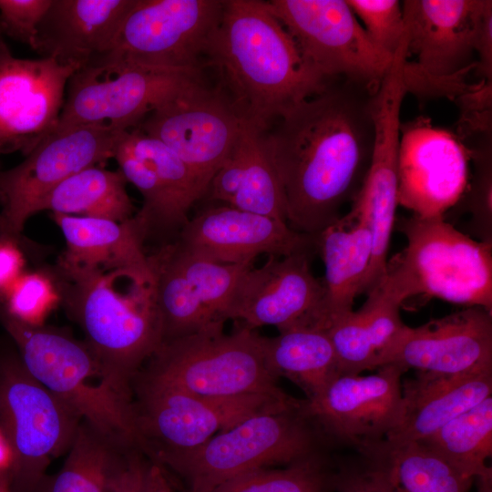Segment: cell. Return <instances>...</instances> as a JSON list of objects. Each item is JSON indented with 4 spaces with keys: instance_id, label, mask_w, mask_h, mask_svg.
<instances>
[{
    "instance_id": "4",
    "label": "cell",
    "mask_w": 492,
    "mask_h": 492,
    "mask_svg": "<svg viewBox=\"0 0 492 492\" xmlns=\"http://www.w3.org/2000/svg\"><path fill=\"white\" fill-rule=\"evenodd\" d=\"M304 399L253 415L191 451L160 466L179 477L186 492H209L251 470L288 466L329 445L305 414Z\"/></svg>"
},
{
    "instance_id": "47",
    "label": "cell",
    "mask_w": 492,
    "mask_h": 492,
    "mask_svg": "<svg viewBox=\"0 0 492 492\" xmlns=\"http://www.w3.org/2000/svg\"><path fill=\"white\" fill-rule=\"evenodd\" d=\"M0 492H6L5 487L3 486L1 482H0Z\"/></svg>"
},
{
    "instance_id": "30",
    "label": "cell",
    "mask_w": 492,
    "mask_h": 492,
    "mask_svg": "<svg viewBox=\"0 0 492 492\" xmlns=\"http://www.w3.org/2000/svg\"><path fill=\"white\" fill-rule=\"evenodd\" d=\"M266 364L279 379L285 377L299 386L307 400L320 395L341 374L331 340L323 328L297 326L261 336Z\"/></svg>"
},
{
    "instance_id": "36",
    "label": "cell",
    "mask_w": 492,
    "mask_h": 492,
    "mask_svg": "<svg viewBox=\"0 0 492 492\" xmlns=\"http://www.w3.org/2000/svg\"><path fill=\"white\" fill-rule=\"evenodd\" d=\"M61 302L53 270L25 272L6 292L0 308L14 318L30 324L44 319Z\"/></svg>"
},
{
    "instance_id": "24",
    "label": "cell",
    "mask_w": 492,
    "mask_h": 492,
    "mask_svg": "<svg viewBox=\"0 0 492 492\" xmlns=\"http://www.w3.org/2000/svg\"><path fill=\"white\" fill-rule=\"evenodd\" d=\"M136 0H52L34 47L42 57L81 68L112 47Z\"/></svg>"
},
{
    "instance_id": "26",
    "label": "cell",
    "mask_w": 492,
    "mask_h": 492,
    "mask_svg": "<svg viewBox=\"0 0 492 492\" xmlns=\"http://www.w3.org/2000/svg\"><path fill=\"white\" fill-rule=\"evenodd\" d=\"M52 218L66 241L54 268L59 273L150 272L145 236L134 216L124 222L56 213Z\"/></svg>"
},
{
    "instance_id": "17",
    "label": "cell",
    "mask_w": 492,
    "mask_h": 492,
    "mask_svg": "<svg viewBox=\"0 0 492 492\" xmlns=\"http://www.w3.org/2000/svg\"><path fill=\"white\" fill-rule=\"evenodd\" d=\"M113 159L142 196L134 217L146 242L160 246L176 240L190 209L206 194L191 170L168 146L137 128L121 134Z\"/></svg>"
},
{
    "instance_id": "39",
    "label": "cell",
    "mask_w": 492,
    "mask_h": 492,
    "mask_svg": "<svg viewBox=\"0 0 492 492\" xmlns=\"http://www.w3.org/2000/svg\"><path fill=\"white\" fill-rule=\"evenodd\" d=\"M491 159L488 151L477 152L475 155L477 164L476 174L470 185L467 184L466 192L459 201H462L463 209L472 215V224L477 229L478 240L492 243L491 238ZM458 201V202H459Z\"/></svg>"
},
{
    "instance_id": "25",
    "label": "cell",
    "mask_w": 492,
    "mask_h": 492,
    "mask_svg": "<svg viewBox=\"0 0 492 492\" xmlns=\"http://www.w3.org/2000/svg\"><path fill=\"white\" fill-rule=\"evenodd\" d=\"M403 412L385 441L421 442L492 396V367L454 374L415 373L402 383Z\"/></svg>"
},
{
    "instance_id": "45",
    "label": "cell",
    "mask_w": 492,
    "mask_h": 492,
    "mask_svg": "<svg viewBox=\"0 0 492 492\" xmlns=\"http://www.w3.org/2000/svg\"><path fill=\"white\" fill-rule=\"evenodd\" d=\"M10 451L7 443L0 432V482L3 483L10 466Z\"/></svg>"
},
{
    "instance_id": "22",
    "label": "cell",
    "mask_w": 492,
    "mask_h": 492,
    "mask_svg": "<svg viewBox=\"0 0 492 492\" xmlns=\"http://www.w3.org/2000/svg\"><path fill=\"white\" fill-rule=\"evenodd\" d=\"M189 253L219 263L253 265L261 255L317 251L314 236L283 221L228 205L207 208L190 218L176 240Z\"/></svg>"
},
{
    "instance_id": "18",
    "label": "cell",
    "mask_w": 492,
    "mask_h": 492,
    "mask_svg": "<svg viewBox=\"0 0 492 492\" xmlns=\"http://www.w3.org/2000/svg\"><path fill=\"white\" fill-rule=\"evenodd\" d=\"M369 375L340 374L316 397L304 399L305 414L329 446L361 451L384 441L403 412L402 376L395 364Z\"/></svg>"
},
{
    "instance_id": "1",
    "label": "cell",
    "mask_w": 492,
    "mask_h": 492,
    "mask_svg": "<svg viewBox=\"0 0 492 492\" xmlns=\"http://www.w3.org/2000/svg\"><path fill=\"white\" fill-rule=\"evenodd\" d=\"M375 91L343 79L290 108L263 132L293 231L315 237L358 192L373 150Z\"/></svg>"
},
{
    "instance_id": "6",
    "label": "cell",
    "mask_w": 492,
    "mask_h": 492,
    "mask_svg": "<svg viewBox=\"0 0 492 492\" xmlns=\"http://www.w3.org/2000/svg\"><path fill=\"white\" fill-rule=\"evenodd\" d=\"M81 421L27 371L13 343H0V432L11 456L6 492H39L51 460L67 452Z\"/></svg>"
},
{
    "instance_id": "40",
    "label": "cell",
    "mask_w": 492,
    "mask_h": 492,
    "mask_svg": "<svg viewBox=\"0 0 492 492\" xmlns=\"http://www.w3.org/2000/svg\"><path fill=\"white\" fill-rule=\"evenodd\" d=\"M52 0H0L4 36L34 47L38 26Z\"/></svg>"
},
{
    "instance_id": "46",
    "label": "cell",
    "mask_w": 492,
    "mask_h": 492,
    "mask_svg": "<svg viewBox=\"0 0 492 492\" xmlns=\"http://www.w3.org/2000/svg\"><path fill=\"white\" fill-rule=\"evenodd\" d=\"M0 169H1V166H0ZM0 235L20 238V237L15 236L11 231L10 228L8 227L6 221L5 220L1 213H0Z\"/></svg>"
},
{
    "instance_id": "37",
    "label": "cell",
    "mask_w": 492,
    "mask_h": 492,
    "mask_svg": "<svg viewBox=\"0 0 492 492\" xmlns=\"http://www.w3.org/2000/svg\"><path fill=\"white\" fill-rule=\"evenodd\" d=\"M374 44L394 56L405 33L402 4L398 0H346Z\"/></svg>"
},
{
    "instance_id": "43",
    "label": "cell",
    "mask_w": 492,
    "mask_h": 492,
    "mask_svg": "<svg viewBox=\"0 0 492 492\" xmlns=\"http://www.w3.org/2000/svg\"><path fill=\"white\" fill-rule=\"evenodd\" d=\"M150 460L138 449L108 492H147Z\"/></svg>"
},
{
    "instance_id": "33",
    "label": "cell",
    "mask_w": 492,
    "mask_h": 492,
    "mask_svg": "<svg viewBox=\"0 0 492 492\" xmlns=\"http://www.w3.org/2000/svg\"><path fill=\"white\" fill-rule=\"evenodd\" d=\"M398 492H469L474 479L465 477L420 442L375 446ZM478 492H492V477L477 478Z\"/></svg>"
},
{
    "instance_id": "10",
    "label": "cell",
    "mask_w": 492,
    "mask_h": 492,
    "mask_svg": "<svg viewBox=\"0 0 492 492\" xmlns=\"http://www.w3.org/2000/svg\"><path fill=\"white\" fill-rule=\"evenodd\" d=\"M200 81L201 69L121 64L86 66L68 80L56 129L100 124L128 131L152 111Z\"/></svg>"
},
{
    "instance_id": "21",
    "label": "cell",
    "mask_w": 492,
    "mask_h": 492,
    "mask_svg": "<svg viewBox=\"0 0 492 492\" xmlns=\"http://www.w3.org/2000/svg\"><path fill=\"white\" fill-rule=\"evenodd\" d=\"M469 152L424 117L401 124L397 201L421 219L445 217L468 184Z\"/></svg>"
},
{
    "instance_id": "9",
    "label": "cell",
    "mask_w": 492,
    "mask_h": 492,
    "mask_svg": "<svg viewBox=\"0 0 492 492\" xmlns=\"http://www.w3.org/2000/svg\"><path fill=\"white\" fill-rule=\"evenodd\" d=\"M132 390L137 446L157 465L197 448L253 415L299 400L285 392L204 396L138 376Z\"/></svg>"
},
{
    "instance_id": "32",
    "label": "cell",
    "mask_w": 492,
    "mask_h": 492,
    "mask_svg": "<svg viewBox=\"0 0 492 492\" xmlns=\"http://www.w3.org/2000/svg\"><path fill=\"white\" fill-rule=\"evenodd\" d=\"M122 172L92 166L70 176L40 203L38 212L124 222L137 212Z\"/></svg>"
},
{
    "instance_id": "41",
    "label": "cell",
    "mask_w": 492,
    "mask_h": 492,
    "mask_svg": "<svg viewBox=\"0 0 492 492\" xmlns=\"http://www.w3.org/2000/svg\"><path fill=\"white\" fill-rule=\"evenodd\" d=\"M26 245L22 238L0 235V303L15 282L25 272Z\"/></svg>"
},
{
    "instance_id": "14",
    "label": "cell",
    "mask_w": 492,
    "mask_h": 492,
    "mask_svg": "<svg viewBox=\"0 0 492 492\" xmlns=\"http://www.w3.org/2000/svg\"><path fill=\"white\" fill-rule=\"evenodd\" d=\"M405 58L397 55L374 94V137L368 169L353 200L351 212L369 227L373 251L362 293H368L383 278L398 205V153L401 108L407 93Z\"/></svg>"
},
{
    "instance_id": "42",
    "label": "cell",
    "mask_w": 492,
    "mask_h": 492,
    "mask_svg": "<svg viewBox=\"0 0 492 492\" xmlns=\"http://www.w3.org/2000/svg\"><path fill=\"white\" fill-rule=\"evenodd\" d=\"M475 53L478 61L476 67L483 80L491 83L492 79V1L486 4L478 23L475 41Z\"/></svg>"
},
{
    "instance_id": "27",
    "label": "cell",
    "mask_w": 492,
    "mask_h": 492,
    "mask_svg": "<svg viewBox=\"0 0 492 492\" xmlns=\"http://www.w3.org/2000/svg\"><path fill=\"white\" fill-rule=\"evenodd\" d=\"M367 295L360 309L332 319L324 329L341 374L376 369L381 355L405 325L400 308L406 297L390 274L384 272Z\"/></svg>"
},
{
    "instance_id": "5",
    "label": "cell",
    "mask_w": 492,
    "mask_h": 492,
    "mask_svg": "<svg viewBox=\"0 0 492 492\" xmlns=\"http://www.w3.org/2000/svg\"><path fill=\"white\" fill-rule=\"evenodd\" d=\"M0 323L24 365L39 383L82 420L122 444L138 447L132 400L102 382L98 363L85 341L56 328L21 322L1 308Z\"/></svg>"
},
{
    "instance_id": "12",
    "label": "cell",
    "mask_w": 492,
    "mask_h": 492,
    "mask_svg": "<svg viewBox=\"0 0 492 492\" xmlns=\"http://www.w3.org/2000/svg\"><path fill=\"white\" fill-rule=\"evenodd\" d=\"M267 5L323 76L378 88L394 56L374 44L346 0H272Z\"/></svg>"
},
{
    "instance_id": "2",
    "label": "cell",
    "mask_w": 492,
    "mask_h": 492,
    "mask_svg": "<svg viewBox=\"0 0 492 492\" xmlns=\"http://www.w3.org/2000/svg\"><path fill=\"white\" fill-rule=\"evenodd\" d=\"M205 56L241 117L263 132L333 81L307 61L267 1H223Z\"/></svg>"
},
{
    "instance_id": "11",
    "label": "cell",
    "mask_w": 492,
    "mask_h": 492,
    "mask_svg": "<svg viewBox=\"0 0 492 492\" xmlns=\"http://www.w3.org/2000/svg\"><path fill=\"white\" fill-rule=\"evenodd\" d=\"M223 1L136 0L110 50L89 65L202 69ZM87 65V66H89Z\"/></svg>"
},
{
    "instance_id": "15",
    "label": "cell",
    "mask_w": 492,
    "mask_h": 492,
    "mask_svg": "<svg viewBox=\"0 0 492 492\" xmlns=\"http://www.w3.org/2000/svg\"><path fill=\"white\" fill-rule=\"evenodd\" d=\"M123 130L88 124L56 129L15 167L0 169V213L17 237L42 200L80 170L113 159Z\"/></svg>"
},
{
    "instance_id": "34",
    "label": "cell",
    "mask_w": 492,
    "mask_h": 492,
    "mask_svg": "<svg viewBox=\"0 0 492 492\" xmlns=\"http://www.w3.org/2000/svg\"><path fill=\"white\" fill-rule=\"evenodd\" d=\"M471 479L492 477V396L452 419L421 441Z\"/></svg>"
},
{
    "instance_id": "38",
    "label": "cell",
    "mask_w": 492,
    "mask_h": 492,
    "mask_svg": "<svg viewBox=\"0 0 492 492\" xmlns=\"http://www.w3.org/2000/svg\"><path fill=\"white\" fill-rule=\"evenodd\" d=\"M335 460L334 492H398L375 446Z\"/></svg>"
},
{
    "instance_id": "19",
    "label": "cell",
    "mask_w": 492,
    "mask_h": 492,
    "mask_svg": "<svg viewBox=\"0 0 492 492\" xmlns=\"http://www.w3.org/2000/svg\"><path fill=\"white\" fill-rule=\"evenodd\" d=\"M315 251L268 256L261 267L241 275L232 294L227 320L244 326H274L279 332L297 326L323 327L324 287L311 269Z\"/></svg>"
},
{
    "instance_id": "31",
    "label": "cell",
    "mask_w": 492,
    "mask_h": 492,
    "mask_svg": "<svg viewBox=\"0 0 492 492\" xmlns=\"http://www.w3.org/2000/svg\"><path fill=\"white\" fill-rule=\"evenodd\" d=\"M138 449L82 420L61 469L46 477L39 492H108Z\"/></svg>"
},
{
    "instance_id": "44",
    "label": "cell",
    "mask_w": 492,
    "mask_h": 492,
    "mask_svg": "<svg viewBox=\"0 0 492 492\" xmlns=\"http://www.w3.org/2000/svg\"><path fill=\"white\" fill-rule=\"evenodd\" d=\"M147 492H175L164 469L151 461L147 475Z\"/></svg>"
},
{
    "instance_id": "16",
    "label": "cell",
    "mask_w": 492,
    "mask_h": 492,
    "mask_svg": "<svg viewBox=\"0 0 492 492\" xmlns=\"http://www.w3.org/2000/svg\"><path fill=\"white\" fill-rule=\"evenodd\" d=\"M245 122L220 87L200 81L152 111L137 128L175 152L207 194Z\"/></svg>"
},
{
    "instance_id": "8",
    "label": "cell",
    "mask_w": 492,
    "mask_h": 492,
    "mask_svg": "<svg viewBox=\"0 0 492 492\" xmlns=\"http://www.w3.org/2000/svg\"><path fill=\"white\" fill-rule=\"evenodd\" d=\"M405 248L387 261L407 299L423 295L492 313V243L474 240L445 217L397 223Z\"/></svg>"
},
{
    "instance_id": "35",
    "label": "cell",
    "mask_w": 492,
    "mask_h": 492,
    "mask_svg": "<svg viewBox=\"0 0 492 492\" xmlns=\"http://www.w3.org/2000/svg\"><path fill=\"white\" fill-rule=\"evenodd\" d=\"M335 470V456L327 450L282 468L243 473L209 492H334Z\"/></svg>"
},
{
    "instance_id": "23",
    "label": "cell",
    "mask_w": 492,
    "mask_h": 492,
    "mask_svg": "<svg viewBox=\"0 0 492 492\" xmlns=\"http://www.w3.org/2000/svg\"><path fill=\"white\" fill-rule=\"evenodd\" d=\"M387 364L435 374L492 367V313L466 307L417 327L405 325L378 367Z\"/></svg>"
},
{
    "instance_id": "20",
    "label": "cell",
    "mask_w": 492,
    "mask_h": 492,
    "mask_svg": "<svg viewBox=\"0 0 492 492\" xmlns=\"http://www.w3.org/2000/svg\"><path fill=\"white\" fill-rule=\"evenodd\" d=\"M78 69L50 57H15L0 41V155L26 157L55 131L68 80Z\"/></svg>"
},
{
    "instance_id": "29",
    "label": "cell",
    "mask_w": 492,
    "mask_h": 492,
    "mask_svg": "<svg viewBox=\"0 0 492 492\" xmlns=\"http://www.w3.org/2000/svg\"><path fill=\"white\" fill-rule=\"evenodd\" d=\"M324 264V325L353 311L370 265L373 238L367 224L348 211L315 236Z\"/></svg>"
},
{
    "instance_id": "28",
    "label": "cell",
    "mask_w": 492,
    "mask_h": 492,
    "mask_svg": "<svg viewBox=\"0 0 492 492\" xmlns=\"http://www.w3.org/2000/svg\"><path fill=\"white\" fill-rule=\"evenodd\" d=\"M207 194L224 205L287 223L283 190L267 154L263 131L245 122Z\"/></svg>"
},
{
    "instance_id": "48",
    "label": "cell",
    "mask_w": 492,
    "mask_h": 492,
    "mask_svg": "<svg viewBox=\"0 0 492 492\" xmlns=\"http://www.w3.org/2000/svg\"><path fill=\"white\" fill-rule=\"evenodd\" d=\"M3 38H5V36H4V35H3V33H2V31H1V29H0V41H1Z\"/></svg>"
},
{
    "instance_id": "13",
    "label": "cell",
    "mask_w": 492,
    "mask_h": 492,
    "mask_svg": "<svg viewBox=\"0 0 492 492\" xmlns=\"http://www.w3.org/2000/svg\"><path fill=\"white\" fill-rule=\"evenodd\" d=\"M486 0H405L402 4L408 54L407 92L418 88L459 94L462 77L476 66L475 41Z\"/></svg>"
},
{
    "instance_id": "3",
    "label": "cell",
    "mask_w": 492,
    "mask_h": 492,
    "mask_svg": "<svg viewBox=\"0 0 492 492\" xmlns=\"http://www.w3.org/2000/svg\"><path fill=\"white\" fill-rule=\"evenodd\" d=\"M53 272L60 303L83 331L102 382L132 400L136 375L162 343L151 272L72 275Z\"/></svg>"
},
{
    "instance_id": "7",
    "label": "cell",
    "mask_w": 492,
    "mask_h": 492,
    "mask_svg": "<svg viewBox=\"0 0 492 492\" xmlns=\"http://www.w3.org/2000/svg\"><path fill=\"white\" fill-rule=\"evenodd\" d=\"M136 376L211 397L284 392L266 364L261 335L244 325L226 333L216 323L162 343Z\"/></svg>"
}]
</instances>
